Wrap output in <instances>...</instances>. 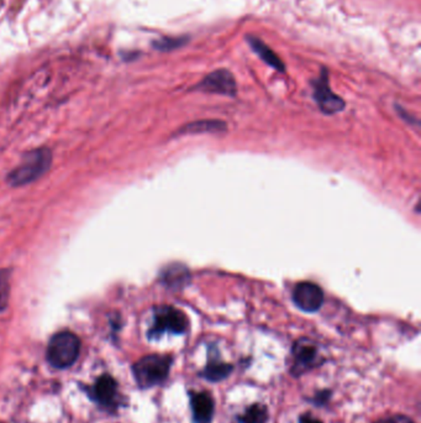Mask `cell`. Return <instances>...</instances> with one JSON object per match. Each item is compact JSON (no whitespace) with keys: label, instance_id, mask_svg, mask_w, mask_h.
<instances>
[{"label":"cell","instance_id":"cell-18","mask_svg":"<svg viewBox=\"0 0 421 423\" xmlns=\"http://www.w3.org/2000/svg\"><path fill=\"white\" fill-rule=\"evenodd\" d=\"M374 423H415L414 419L408 417L405 414H392V416H387L383 419H377Z\"/></svg>","mask_w":421,"mask_h":423},{"label":"cell","instance_id":"cell-6","mask_svg":"<svg viewBox=\"0 0 421 423\" xmlns=\"http://www.w3.org/2000/svg\"><path fill=\"white\" fill-rule=\"evenodd\" d=\"M313 86H314V99L322 113L336 114L344 109V99L331 91L330 84H329V72L325 67L321 68L319 77L315 81H313Z\"/></svg>","mask_w":421,"mask_h":423},{"label":"cell","instance_id":"cell-3","mask_svg":"<svg viewBox=\"0 0 421 423\" xmlns=\"http://www.w3.org/2000/svg\"><path fill=\"white\" fill-rule=\"evenodd\" d=\"M81 351V341L73 333L55 334L47 346V361L56 369H66L74 364Z\"/></svg>","mask_w":421,"mask_h":423},{"label":"cell","instance_id":"cell-2","mask_svg":"<svg viewBox=\"0 0 421 423\" xmlns=\"http://www.w3.org/2000/svg\"><path fill=\"white\" fill-rule=\"evenodd\" d=\"M325 363V358L320 353L315 341L308 338H301L294 341L291 351L289 374L293 378H301L310 371L320 368Z\"/></svg>","mask_w":421,"mask_h":423},{"label":"cell","instance_id":"cell-11","mask_svg":"<svg viewBox=\"0 0 421 423\" xmlns=\"http://www.w3.org/2000/svg\"><path fill=\"white\" fill-rule=\"evenodd\" d=\"M91 397L106 409H114L119 404L118 383L111 375H103L91 389Z\"/></svg>","mask_w":421,"mask_h":423},{"label":"cell","instance_id":"cell-4","mask_svg":"<svg viewBox=\"0 0 421 423\" xmlns=\"http://www.w3.org/2000/svg\"><path fill=\"white\" fill-rule=\"evenodd\" d=\"M189 319L187 314L172 306H159L153 313L152 327L150 328V339H157L163 334L169 333L181 336L187 332Z\"/></svg>","mask_w":421,"mask_h":423},{"label":"cell","instance_id":"cell-9","mask_svg":"<svg viewBox=\"0 0 421 423\" xmlns=\"http://www.w3.org/2000/svg\"><path fill=\"white\" fill-rule=\"evenodd\" d=\"M191 419L194 423H211L215 414V401L206 390L188 391Z\"/></svg>","mask_w":421,"mask_h":423},{"label":"cell","instance_id":"cell-14","mask_svg":"<svg viewBox=\"0 0 421 423\" xmlns=\"http://www.w3.org/2000/svg\"><path fill=\"white\" fill-rule=\"evenodd\" d=\"M188 270L182 265H172L163 273V282L169 287H182L188 281Z\"/></svg>","mask_w":421,"mask_h":423},{"label":"cell","instance_id":"cell-10","mask_svg":"<svg viewBox=\"0 0 421 423\" xmlns=\"http://www.w3.org/2000/svg\"><path fill=\"white\" fill-rule=\"evenodd\" d=\"M293 301L296 306L304 312H316L324 303V294L318 285L313 282H301L294 287Z\"/></svg>","mask_w":421,"mask_h":423},{"label":"cell","instance_id":"cell-5","mask_svg":"<svg viewBox=\"0 0 421 423\" xmlns=\"http://www.w3.org/2000/svg\"><path fill=\"white\" fill-rule=\"evenodd\" d=\"M51 154L48 150L38 149L25 156L16 169L9 175V182L13 186H23L33 182L47 171L51 165Z\"/></svg>","mask_w":421,"mask_h":423},{"label":"cell","instance_id":"cell-13","mask_svg":"<svg viewBox=\"0 0 421 423\" xmlns=\"http://www.w3.org/2000/svg\"><path fill=\"white\" fill-rule=\"evenodd\" d=\"M236 419L239 423H267L269 421V411L266 405L254 402L249 405Z\"/></svg>","mask_w":421,"mask_h":423},{"label":"cell","instance_id":"cell-1","mask_svg":"<svg viewBox=\"0 0 421 423\" xmlns=\"http://www.w3.org/2000/svg\"><path fill=\"white\" fill-rule=\"evenodd\" d=\"M173 358L167 354H151L141 358L133 366L135 380L141 389H151L167 380Z\"/></svg>","mask_w":421,"mask_h":423},{"label":"cell","instance_id":"cell-8","mask_svg":"<svg viewBox=\"0 0 421 423\" xmlns=\"http://www.w3.org/2000/svg\"><path fill=\"white\" fill-rule=\"evenodd\" d=\"M232 371L234 366L221 359L216 346H211L208 348V361L206 366L198 373V376L211 384H218L230 378Z\"/></svg>","mask_w":421,"mask_h":423},{"label":"cell","instance_id":"cell-16","mask_svg":"<svg viewBox=\"0 0 421 423\" xmlns=\"http://www.w3.org/2000/svg\"><path fill=\"white\" fill-rule=\"evenodd\" d=\"M10 297V273L6 270H0V312H3Z\"/></svg>","mask_w":421,"mask_h":423},{"label":"cell","instance_id":"cell-15","mask_svg":"<svg viewBox=\"0 0 421 423\" xmlns=\"http://www.w3.org/2000/svg\"><path fill=\"white\" fill-rule=\"evenodd\" d=\"M189 36H178V38H162L153 43V48L158 51H173L177 48H183L189 43Z\"/></svg>","mask_w":421,"mask_h":423},{"label":"cell","instance_id":"cell-12","mask_svg":"<svg viewBox=\"0 0 421 423\" xmlns=\"http://www.w3.org/2000/svg\"><path fill=\"white\" fill-rule=\"evenodd\" d=\"M246 41L249 43L251 50L264 63H267L269 67L274 68L278 72H286V65H284V62L279 58L277 53H274L273 50H271V48L267 46L262 40H259V38L252 36V35H247L246 36Z\"/></svg>","mask_w":421,"mask_h":423},{"label":"cell","instance_id":"cell-19","mask_svg":"<svg viewBox=\"0 0 421 423\" xmlns=\"http://www.w3.org/2000/svg\"><path fill=\"white\" fill-rule=\"evenodd\" d=\"M299 423H324L319 419H316L314 416H311L310 414H304L299 417Z\"/></svg>","mask_w":421,"mask_h":423},{"label":"cell","instance_id":"cell-7","mask_svg":"<svg viewBox=\"0 0 421 423\" xmlns=\"http://www.w3.org/2000/svg\"><path fill=\"white\" fill-rule=\"evenodd\" d=\"M194 89L228 97H235L237 93L234 75L226 68H219L214 72L209 73L194 87Z\"/></svg>","mask_w":421,"mask_h":423},{"label":"cell","instance_id":"cell-17","mask_svg":"<svg viewBox=\"0 0 421 423\" xmlns=\"http://www.w3.org/2000/svg\"><path fill=\"white\" fill-rule=\"evenodd\" d=\"M331 397H332V391L330 389H321L318 390L315 394L311 396L309 401L315 407H324L330 402Z\"/></svg>","mask_w":421,"mask_h":423}]
</instances>
